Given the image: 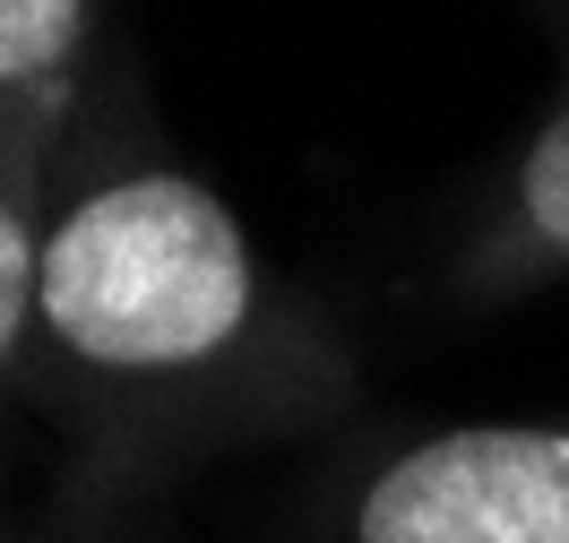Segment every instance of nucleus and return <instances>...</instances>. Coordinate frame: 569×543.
<instances>
[{"label":"nucleus","mask_w":569,"mask_h":543,"mask_svg":"<svg viewBox=\"0 0 569 543\" xmlns=\"http://www.w3.org/2000/svg\"><path fill=\"white\" fill-rule=\"evenodd\" d=\"M561 9H569V0H561Z\"/></svg>","instance_id":"nucleus-6"},{"label":"nucleus","mask_w":569,"mask_h":543,"mask_svg":"<svg viewBox=\"0 0 569 543\" xmlns=\"http://www.w3.org/2000/svg\"><path fill=\"white\" fill-rule=\"evenodd\" d=\"M284 543H569V414L362 440L302 492Z\"/></svg>","instance_id":"nucleus-2"},{"label":"nucleus","mask_w":569,"mask_h":543,"mask_svg":"<svg viewBox=\"0 0 569 543\" xmlns=\"http://www.w3.org/2000/svg\"><path fill=\"white\" fill-rule=\"evenodd\" d=\"M104 52V0H0V147L61 155Z\"/></svg>","instance_id":"nucleus-3"},{"label":"nucleus","mask_w":569,"mask_h":543,"mask_svg":"<svg viewBox=\"0 0 569 543\" xmlns=\"http://www.w3.org/2000/svg\"><path fill=\"white\" fill-rule=\"evenodd\" d=\"M43 190H52V155H18V147H0V414H9V398H27Z\"/></svg>","instance_id":"nucleus-5"},{"label":"nucleus","mask_w":569,"mask_h":543,"mask_svg":"<svg viewBox=\"0 0 569 543\" xmlns=\"http://www.w3.org/2000/svg\"><path fill=\"white\" fill-rule=\"evenodd\" d=\"M346 389V336L259 259L233 199L156 139L130 52H104L43 190L27 398L96 483L139 492L311 432Z\"/></svg>","instance_id":"nucleus-1"},{"label":"nucleus","mask_w":569,"mask_h":543,"mask_svg":"<svg viewBox=\"0 0 569 543\" xmlns=\"http://www.w3.org/2000/svg\"><path fill=\"white\" fill-rule=\"evenodd\" d=\"M552 276H569V87L527 130L518 164L500 173L492 208H483V224L458 259V285L483 293V302L552 285Z\"/></svg>","instance_id":"nucleus-4"}]
</instances>
